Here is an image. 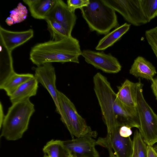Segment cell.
Returning <instances> with one entry per match:
<instances>
[{
	"instance_id": "cell-3",
	"label": "cell",
	"mask_w": 157,
	"mask_h": 157,
	"mask_svg": "<svg viewBox=\"0 0 157 157\" xmlns=\"http://www.w3.org/2000/svg\"><path fill=\"white\" fill-rule=\"evenodd\" d=\"M90 30L106 35L119 26L115 11L104 0H90L87 6L80 9Z\"/></svg>"
},
{
	"instance_id": "cell-7",
	"label": "cell",
	"mask_w": 157,
	"mask_h": 157,
	"mask_svg": "<svg viewBox=\"0 0 157 157\" xmlns=\"http://www.w3.org/2000/svg\"><path fill=\"white\" fill-rule=\"evenodd\" d=\"M120 127L117 126L107 132L106 136L99 137L96 141V145L107 148L109 157H131L133 142L130 137H123L120 134Z\"/></svg>"
},
{
	"instance_id": "cell-13",
	"label": "cell",
	"mask_w": 157,
	"mask_h": 157,
	"mask_svg": "<svg viewBox=\"0 0 157 157\" xmlns=\"http://www.w3.org/2000/svg\"><path fill=\"white\" fill-rule=\"evenodd\" d=\"M32 29L20 32L6 30L0 26V43L8 51H12L33 37Z\"/></svg>"
},
{
	"instance_id": "cell-22",
	"label": "cell",
	"mask_w": 157,
	"mask_h": 157,
	"mask_svg": "<svg viewBox=\"0 0 157 157\" xmlns=\"http://www.w3.org/2000/svg\"><path fill=\"white\" fill-rule=\"evenodd\" d=\"M43 151L49 157H68L70 154L63 147L62 141L52 140L44 146Z\"/></svg>"
},
{
	"instance_id": "cell-2",
	"label": "cell",
	"mask_w": 157,
	"mask_h": 157,
	"mask_svg": "<svg viewBox=\"0 0 157 157\" xmlns=\"http://www.w3.org/2000/svg\"><path fill=\"white\" fill-rule=\"evenodd\" d=\"M35 111L34 105L29 99L12 104L0 122V137L10 141L22 138Z\"/></svg>"
},
{
	"instance_id": "cell-26",
	"label": "cell",
	"mask_w": 157,
	"mask_h": 157,
	"mask_svg": "<svg viewBox=\"0 0 157 157\" xmlns=\"http://www.w3.org/2000/svg\"><path fill=\"white\" fill-rule=\"evenodd\" d=\"M28 11L26 7L19 3L11 12L9 17L14 24L22 22L26 18Z\"/></svg>"
},
{
	"instance_id": "cell-17",
	"label": "cell",
	"mask_w": 157,
	"mask_h": 157,
	"mask_svg": "<svg viewBox=\"0 0 157 157\" xmlns=\"http://www.w3.org/2000/svg\"><path fill=\"white\" fill-rule=\"evenodd\" d=\"M38 84L34 77L22 84L9 97L12 104L25 100L36 95Z\"/></svg>"
},
{
	"instance_id": "cell-6",
	"label": "cell",
	"mask_w": 157,
	"mask_h": 157,
	"mask_svg": "<svg viewBox=\"0 0 157 157\" xmlns=\"http://www.w3.org/2000/svg\"><path fill=\"white\" fill-rule=\"evenodd\" d=\"M94 90L101 110L107 132L118 126L115 116L113 106L117 95L106 77L99 72L94 76Z\"/></svg>"
},
{
	"instance_id": "cell-34",
	"label": "cell",
	"mask_w": 157,
	"mask_h": 157,
	"mask_svg": "<svg viewBox=\"0 0 157 157\" xmlns=\"http://www.w3.org/2000/svg\"><path fill=\"white\" fill-rule=\"evenodd\" d=\"M68 157H72L71 155L70 154L69 155V156H68Z\"/></svg>"
},
{
	"instance_id": "cell-24",
	"label": "cell",
	"mask_w": 157,
	"mask_h": 157,
	"mask_svg": "<svg viewBox=\"0 0 157 157\" xmlns=\"http://www.w3.org/2000/svg\"><path fill=\"white\" fill-rule=\"evenodd\" d=\"M48 30L53 40L58 41L69 36L64 28L57 22L46 19Z\"/></svg>"
},
{
	"instance_id": "cell-29",
	"label": "cell",
	"mask_w": 157,
	"mask_h": 157,
	"mask_svg": "<svg viewBox=\"0 0 157 157\" xmlns=\"http://www.w3.org/2000/svg\"><path fill=\"white\" fill-rule=\"evenodd\" d=\"M131 128L128 126L124 125L120 127L119 132L120 135L123 137H128L132 134Z\"/></svg>"
},
{
	"instance_id": "cell-1",
	"label": "cell",
	"mask_w": 157,
	"mask_h": 157,
	"mask_svg": "<svg viewBox=\"0 0 157 157\" xmlns=\"http://www.w3.org/2000/svg\"><path fill=\"white\" fill-rule=\"evenodd\" d=\"M82 54L79 41L71 35L59 40L36 44L31 48L29 58L37 66L52 62L79 63Z\"/></svg>"
},
{
	"instance_id": "cell-16",
	"label": "cell",
	"mask_w": 157,
	"mask_h": 157,
	"mask_svg": "<svg viewBox=\"0 0 157 157\" xmlns=\"http://www.w3.org/2000/svg\"><path fill=\"white\" fill-rule=\"evenodd\" d=\"M137 82L126 79L121 85L118 87L116 93L118 100L124 105L136 108Z\"/></svg>"
},
{
	"instance_id": "cell-25",
	"label": "cell",
	"mask_w": 157,
	"mask_h": 157,
	"mask_svg": "<svg viewBox=\"0 0 157 157\" xmlns=\"http://www.w3.org/2000/svg\"><path fill=\"white\" fill-rule=\"evenodd\" d=\"M143 13L147 22L157 16V0H140Z\"/></svg>"
},
{
	"instance_id": "cell-14",
	"label": "cell",
	"mask_w": 157,
	"mask_h": 157,
	"mask_svg": "<svg viewBox=\"0 0 157 157\" xmlns=\"http://www.w3.org/2000/svg\"><path fill=\"white\" fill-rule=\"evenodd\" d=\"M113 111L117 123L120 127L125 125L139 128L140 121L136 108L126 106L117 99L115 100Z\"/></svg>"
},
{
	"instance_id": "cell-31",
	"label": "cell",
	"mask_w": 157,
	"mask_h": 157,
	"mask_svg": "<svg viewBox=\"0 0 157 157\" xmlns=\"http://www.w3.org/2000/svg\"><path fill=\"white\" fill-rule=\"evenodd\" d=\"M147 157H157V153L153 146L147 145Z\"/></svg>"
},
{
	"instance_id": "cell-27",
	"label": "cell",
	"mask_w": 157,
	"mask_h": 157,
	"mask_svg": "<svg viewBox=\"0 0 157 157\" xmlns=\"http://www.w3.org/2000/svg\"><path fill=\"white\" fill-rule=\"evenodd\" d=\"M145 36L157 59V26L146 30Z\"/></svg>"
},
{
	"instance_id": "cell-20",
	"label": "cell",
	"mask_w": 157,
	"mask_h": 157,
	"mask_svg": "<svg viewBox=\"0 0 157 157\" xmlns=\"http://www.w3.org/2000/svg\"><path fill=\"white\" fill-rule=\"evenodd\" d=\"M0 44V86L3 84L15 71L13 65L12 52Z\"/></svg>"
},
{
	"instance_id": "cell-4",
	"label": "cell",
	"mask_w": 157,
	"mask_h": 157,
	"mask_svg": "<svg viewBox=\"0 0 157 157\" xmlns=\"http://www.w3.org/2000/svg\"><path fill=\"white\" fill-rule=\"evenodd\" d=\"M143 84L137 82L136 109L140 121L139 131L147 145L157 143V115L146 101L143 94Z\"/></svg>"
},
{
	"instance_id": "cell-10",
	"label": "cell",
	"mask_w": 157,
	"mask_h": 157,
	"mask_svg": "<svg viewBox=\"0 0 157 157\" xmlns=\"http://www.w3.org/2000/svg\"><path fill=\"white\" fill-rule=\"evenodd\" d=\"M35 72L34 77L48 91L54 102L56 112L60 115L58 98V90L56 86V76L54 67L51 63H46L37 66L35 68Z\"/></svg>"
},
{
	"instance_id": "cell-21",
	"label": "cell",
	"mask_w": 157,
	"mask_h": 157,
	"mask_svg": "<svg viewBox=\"0 0 157 157\" xmlns=\"http://www.w3.org/2000/svg\"><path fill=\"white\" fill-rule=\"evenodd\" d=\"M34 77L31 74H18L15 72L0 86V89L5 91L10 97L21 85Z\"/></svg>"
},
{
	"instance_id": "cell-12",
	"label": "cell",
	"mask_w": 157,
	"mask_h": 157,
	"mask_svg": "<svg viewBox=\"0 0 157 157\" xmlns=\"http://www.w3.org/2000/svg\"><path fill=\"white\" fill-rule=\"evenodd\" d=\"M77 19L75 12L71 11L67 4L62 0H56L46 20L57 22L64 28L69 36H71Z\"/></svg>"
},
{
	"instance_id": "cell-9",
	"label": "cell",
	"mask_w": 157,
	"mask_h": 157,
	"mask_svg": "<svg viewBox=\"0 0 157 157\" xmlns=\"http://www.w3.org/2000/svg\"><path fill=\"white\" fill-rule=\"evenodd\" d=\"M81 56L87 63L105 72L115 74L121 70V66L117 59L110 53L84 50Z\"/></svg>"
},
{
	"instance_id": "cell-33",
	"label": "cell",
	"mask_w": 157,
	"mask_h": 157,
	"mask_svg": "<svg viewBox=\"0 0 157 157\" xmlns=\"http://www.w3.org/2000/svg\"><path fill=\"white\" fill-rule=\"evenodd\" d=\"M44 157H49L48 155H47L46 154H45L44 155Z\"/></svg>"
},
{
	"instance_id": "cell-11",
	"label": "cell",
	"mask_w": 157,
	"mask_h": 157,
	"mask_svg": "<svg viewBox=\"0 0 157 157\" xmlns=\"http://www.w3.org/2000/svg\"><path fill=\"white\" fill-rule=\"evenodd\" d=\"M64 147L73 157H99L96 141L89 136L62 141Z\"/></svg>"
},
{
	"instance_id": "cell-30",
	"label": "cell",
	"mask_w": 157,
	"mask_h": 157,
	"mask_svg": "<svg viewBox=\"0 0 157 157\" xmlns=\"http://www.w3.org/2000/svg\"><path fill=\"white\" fill-rule=\"evenodd\" d=\"M151 87L157 100V78H154L151 81Z\"/></svg>"
},
{
	"instance_id": "cell-8",
	"label": "cell",
	"mask_w": 157,
	"mask_h": 157,
	"mask_svg": "<svg viewBox=\"0 0 157 157\" xmlns=\"http://www.w3.org/2000/svg\"><path fill=\"white\" fill-rule=\"evenodd\" d=\"M104 0L131 24L139 26L148 23L142 10L140 0Z\"/></svg>"
},
{
	"instance_id": "cell-5",
	"label": "cell",
	"mask_w": 157,
	"mask_h": 157,
	"mask_svg": "<svg viewBox=\"0 0 157 157\" xmlns=\"http://www.w3.org/2000/svg\"><path fill=\"white\" fill-rule=\"evenodd\" d=\"M58 98L60 110V119L72 137L89 136L95 138L97 132L92 131L85 119L78 113L73 103L63 93L58 90Z\"/></svg>"
},
{
	"instance_id": "cell-15",
	"label": "cell",
	"mask_w": 157,
	"mask_h": 157,
	"mask_svg": "<svg viewBox=\"0 0 157 157\" xmlns=\"http://www.w3.org/2000/svg\"><path fill=\"white\" fill-rule=\"evenodd\" d=\"M129 72L130 74L136 78L151 81L157 73L152 64L141 56H138L135 59Z\"/></svg>"
},
{
	"instance_id": "cell-19",
	"label": "cell",
	"mask_w": 157,
	"mask_h": 157,
	"mask_svg": "<svg viewBox=\"0 0 157 157\" xmlns=\"http://www.w3.org/2000/svg\"><path fill=\"white\" fill-rule=\"evenodd\" d=\"M131 25L125 23L106 35L99 41L95 49L104 50L112 46L129 30Z\"/></svg>"
},
{
	"instance_id": "cell-18",
	"label": "cell",
	"mask_w": 157,
	"mask_h": 157,
	"mask_svg": "<svg viewBox=\"0 0 157 157\" xmlns=\"http://www.w3.org/2000/svg\"><path fill=\"white\" fill-rule=\"evenodd\" d=\"M56 0H23L29 7L31 15L38 19L45 20Z\"/></svg>"
},
{
	"instance_id": "cell-23",
	"label": "cell",
	"mask_w": 157,
	"mask_h": 157,
	"mask_svg": "<svg viewBox=\"0 0 157 157\" xmlns=\"http://www.w3.org/2000/svg\"><path fill=\"white\" fill-rule=\"evenodd\" d=\"M132 142L131 157H147V145L137 129L134 132Z\"/></svg>"
},
{
	"instance_id": "cell-32",
	"label": "cell",
	"mask_w": 157,
	"mask_h": 157,
	"mask_svg": "<svg viewBox=\"0 0 157 157\" xmlns=\"http://www.w3.org/2000/svg\"><path fill=\"white\" fill-rule=\"evenodd\" d=\"M154 148L156 152L157 153V144L155 146Z\"/></svg>"
},
{
	"instance_id": "cell-28",
	"label": "cell",
	"mask_w": 157,
	"mask_h": 157,
	"mask_svg": "<svg viewBox=\"0 0 157 157\" xmlns=\"http://www.w3.org/2000/svg\"><path fill=\"white\" fill-rule=\"evenodd\" d=\"M90 3L89 0H68L67 4L69 9L75 12L77 9H81L87 6Z\"/></svg>"
}]
</instances>
